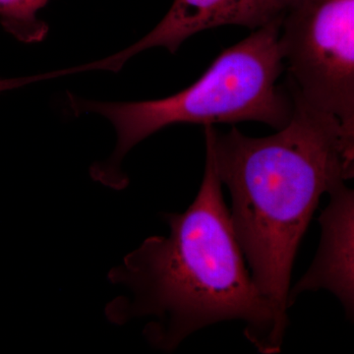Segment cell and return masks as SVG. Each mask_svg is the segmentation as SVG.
I'll use <instances>...</instances> for the list:
<instances>
[{"instance_id": "obj_2", "label": "cell", "mask_w": 354, "mask_h": 354, "mask_svg": "<svg viewBox=\"0 0 354 354\" xmlns=\"http://www.w3.org/2000/svg\"><path fill=\"white\" fill-rule=\"evenodd\" d=\"M290 97V120L270 136L204 127L254 283L286 329L291 272L302 237L322 195L354 174V144L339 121Z\"/></svg>"}, {"instance_id": "obj_4", "label": "cell", "mask_w": 354, "mask_h": 354, "mask_svg": "<svg viewBox=\"0 0 354 354\" xmlns=\"http://www.w3.org/2000/svg\"><path fill=\"white\" fill-rule=\"evenodd\" d=\"M288 92L354 143V0H291L279 32Z\"/></svg>"}, {"instance_id": "obj_6", "label": "cell", "mask_w": 354, "mask_h": 354, "mask_svg": "<svg viewBox=\"0 0 354 354\" xmlns=\"http://www.w3.org/2000/svg\"><path fill=\"white\" fill-rule=\"evenodd\" d=\"M330 201L319 218L320 243L313 262L290 288V307L300 295L327 290L344 307L348 320L354 313V193L346 183L329 192Z\"/></svg>"}, {"instance_id": "obj_5", "label": "cell", "mask_w": 354, "mask_h": 354, "mask_svg": "<svg viewBox=\"0 0 354 354\" xmlns=\"http://www.w3.org/2000/svg\"><path fill=\"white\" fill-rule=\"evenodd\" d=\"M290 0H174L165 17L136 43L113 57L76 67L77 72L104 69L118 72L142 51L165 48L176 53L198 32L221 26H242L257 30L285 12Z\"/></svg>"}, {"instance_id": "obj_9", "label": "cell", "mask_w": 354, "mask_h": 354, "mask_svg": "<svg viewBox=\"0 0 354 354\" xmlns=\"http://www.w3.org/2000/svg\"><path fill=\"white\" fill-rule=\"evenodd\" d=\"M290 1H291V0H290ZM288 4H290V3H288Z\"/></svg>"}, {"instance_id": "obj_8", "label": "cell", "mask_w": 354, "mask_h": 354, "mask_svg": "<svg viewBox=\"0 0 354 354\" xmlns=\"http://www.w3.org/2000/svg\"><path fill=\"white\" fill-rule=\"evenodd\" d=\"M15 88V83H14V79H11V80L0 79V92H1V91L9 90V88Z\"/></svg>"}, {"instance_id": "obj_1", "label": "cell", "mask_w": 354, "mask_h": 354, "mask_svg": "<svg viewBox=\"0 0 354 354\" xmlns=\"http://www.w3.org/2000/svg\"><path fill=\"white\" fill-rule=\"evenodd\" d=\"M165 218L167 236L149 237L109 272V281L128 290L106 307L109 320L147 319L144 337L165 353L198 330L237 321L256 351L281 353L286 329L254 283L207 144L196 198Z\"/></svg>"}, {"instance_id": "obj_3", "label": "cell", "mask_w": 354, "mask_h": 354, "mask_svg": "<svg viewBox=\"0 0 354 354\" xmlns=\"http://www.w3.org/2000/svg\"><path fill=\"white\" fill-rule=\"evenodd\" d=\"M283 15L223 50L196 82L176 95L128 102L69 95L72 113L101 114L115 128L118 142L113 155L92 167L95 180L118 189L124 187L128 179L121 171L123 158L140 142L171 125L256 121L277 130L285 127L293 104L288 88L278 83L285 70L279 44Z\"/></svg>"}, {"instance_id": "obj_7", "label": "cell", "mask_w": 354, "mask_h": 354, "mask_svg": "<svg viewBox=\"0 0 354 354\" xmlns=\"http://www.w3.org/2000/svg\"><path fill=\"white\" fill-rule=\"evenodd\" d=\"M48 0H0V23L14 38L26 44L46 38L48 26L38 18Z\"/></svg>"}]
</instances>
